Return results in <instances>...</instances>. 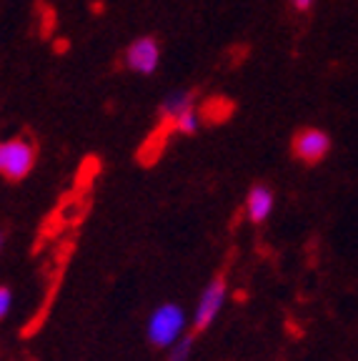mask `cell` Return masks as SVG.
Wrapping results in <instances>:
<instances>
[{
  "instance_id": "cell-1",
  "label": "cell",
  "mask_w": 358,
  "mask_h": 361,
  "mask_svg": "<svg viewBox=\"0 0 358 361\" xmlns=\"http://www.w3.org/2000/svg\"><path fill=\"white\" fill-rule=\"evenodd\" d=\"M148 341L161 349H171L180 336H185V311L178 304H161L148 319Z\"/></svg>"
},
{
  "instance_id": "cell-2",
  "label": "cell",
  "mask_w": 358,
  "mask_h": 361,
  "mask_svg": "<svg viewBox=\"0 0 358 361\" xmlns=\"http://www.w3.org/2000/svg\"><path fill=\"white\" fill-rule=\"evenodd\" d=\"M35 148L25 138H8L0 141V176L8 180H20L33 171Z\"/></svg>"
},
{
  "instance_id": "cell-3",
  "label": "cell",
  "mask_w": 358,
  "mask_h": 361,
  "mask_svg": "<svg viewBox=\"0 0 358 361\" xmlns=\"http://www.w3.org/2000/svg\"><path fill=\"white\" fill-rule=\"evenodd\" d=\"M331 151V138L321 128H301L291 141V153L306 166L321 164Z\"/></svg>"
},
{
  "instance_id": "cell-4",
  "label": "cell",
  "mask_w": 358,
  "mask_h": 361,
  "mask_svg": "<svg viewBox=\"0 0 358 361\" xmlns=\"http://www.w3.org/2000/svg\"><path fill=\"white\" fill-rule=\"evenodd\" d=\"M226 296H228V286H226V279H213L206 288L198 296V306L196 314H193V329L203 331V329L211 326V322L221 314L226 304Z\"/></svg>"
},
{
  "instance_id": "cell-5",
  "label": "cell",
  "mask_w": 358,
  "mask_h": 361,
  "mask_svg": "<svg viewBox=\"0 0 358 361\" xmlns=\"http://www.w3.org/2000/svg\"><path fill=\"white\" fill-rule=\"evenodd\" d=\"M158 61H161V45L153 38H138L125 48V66L138 75L156 73Z\"/></svg>"
},
{
  "instance_id": "cell-6",
  "label": "cell",
  "mask_w": 358,
  "mask_h": 361,
  "mask_svg": "<svg viewBox=\"0 0 358 361\" xmlns=\"http://www.w3.org/2000/svg\"><path fill=\"white\" fill-rule=\"evenodd\" d=\"M273 203H276V196L268 186L264 183H256V186L248 191V198H246V216L251 224H264L266 219L271 216L273 211Z\"/></svg>"
},
{
  "instance_id": "cell-7",
  "label": "cell",
  "mask_w": 358,
  "mask_h": 361,
  "mask_svg": "<svg viewBox=\"0 0 358 361\" xmlns=\"http://www.w3.org/2000/svg\"><path fill=\"white\" fill-rule=\"evenodd\" d=\"M188 111H193V93H190V90H173V93L166 96V101H163V106H161L163 118H168L171 123L178 121L180 116Z\"/></svg>"
},
{
  "instance_id": "cell-8",
  "label": "cell",
  "mask_w": 358,
  "mask_h": 361,
  "mask_svg": "<svg viewBox=\"0 0 358 361\" xmlns=\"http://www.w3.org/2000/svg\"><path fill=\"white\" fill-rule=\"evenodd\" d=\"M198 126H201V118H198L196 108H193V111H188V113H183L178 121H173V128L178 130V133H183V135H193L198 130Z\"/></svg>"
},
{
  "instance_id": "cell-9",
  "label": "cell",
  "mask_w": 358,
  "mask_h": 361,
  "mask_svg": "<svg viewBox=\"0 0 358 361\" xmlns=\"http://www.w3.org/2000/svg\"><path fill=\"white\" fill-rule=\"evenodd\" d=\"M190 351H193V336H180L171 346V361H188Z\"/></svg>"
},
{
  "instance_id": "cell-10",
  "label": "cell",
  "mask_w": 358,
  "mask_h": 361,
  "mask_svg": "<svg viewBox=\"0 0 358 361\" xmlns=\"http://www.w3.org/2000/svg\"><path fill=\"white\" fill-rule=\"evenodd\" d=\"M11 306H13V291L6 286H0V319H6L11 314Z\"/></svg>"
},
{
  "instance_id": "cell-11",
  "label": "cell",
  "mask_w": 358,
  "mask_h": 361,
  "mask_svg": "<svg viewBox=\"0 0 358 361\" xmlns=\"http://www.w3.org/2000/svg\"><path fill=\"white\" fill-rule=\"evenodd\" d=\"M291 6H293V11L306 13V11H311V6H314V0H291Z\"/></svg>"
},
{
  "instance_id": "cell-12",
  "label": "cell",
  "mask_w": 358,
  "mask_h": 361,
  "mask_svg": "<svg viewBox=\"0 0 358 361\" xmlns=\"http://www.w3.org/2000/svg\"><path fill=\"white\" fill-rule=\"evenodd\" d=\"M0 248H3V233H0Z\"/></svg>"
}]
</instances>
